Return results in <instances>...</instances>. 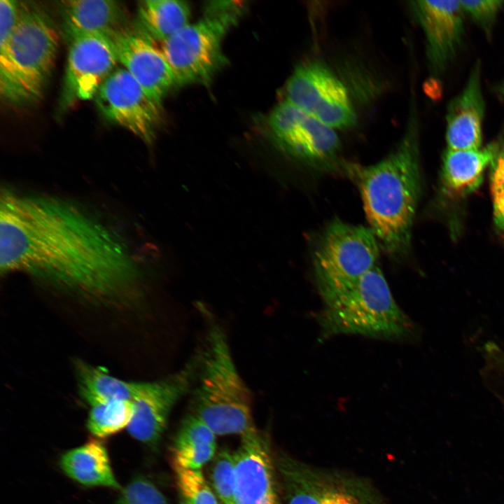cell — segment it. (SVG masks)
<instances>
[{"instance_id": "cell-1", "label": "cell", "mask_w": 504, "mask_h": 504, "mask_svg": "<svg viewBox=\"0 0 504 504\" xmlns=\"http://www.w3.org/2000/svg\"><path fill=\"white\" fill-rule=\"evenodd\" d=\"M1 274L22 273L92 299L132 293L136 259L119 232L67 200L1 190Z\"/></svg>"}, {"instance_id": "cell-2", "label": "cell", "mask_w": 504, "mask_h": 504, "mask_svg": "<svg viewBox=\"0 0 504 504\" xmlns=\"http://www.w3.org/2000/svg\"><path fill=\"white\" fill-rule=\"evenodd\" d=\"M358 187L369 227L391 255L407 252L419 200L421 178L414 128L385 158L369 166L347 164Z\"/></svg>"}, {"instance_id": "cell-3", "label": "cell", "mask_w": 504, "mask_h": 504, "mask_svg": "<svg viewBox=\"0 0 504 504\" xmlns=\"http://www.w3.org/2000/svg\"><path fill=\"white\" fill-rule=\"evenodd\" d=\"M323 304L316 316L323 337L358 335L403 342L416 335L414 323L396 303L377 265Z\"/></svg>"}, {"instance_id": "cell-4", "label": "cell", "mask_w": 504, "mask_h": 504, "mask_svg": "<svg viewBox=\"0 0 504 504\" xmlns=\"http://www.w3.org/2000/svg\"><path fill=\"white\" fill-rule=\"evenodd\" d=\"M58 45L50 17L38 9H24L8 38L0 42V92L6 104L25 106L41 98Z\"/></svg>"}, {"instance_id": "cell-5", "label": "cell", "mask_w": 504, "mask_h": 504, "mask_svg": "<svg viewBox=\"0 0 504 504\" xmlns=\"http://www.w3.org/2000/svg\"><path fill=\"white\" fill-rule=\"evenodd\" d=\"M193 403L192 414L216 435L242 436L255 428L251 391L236 368L224 332L217 326L209 330Z\"/></svg>"}, {"instance_id": "cell-6", "label": "cell", "mask_w": 504, "mask_h": 504, "mask_svg": "<svg viewBox=\"0 0 504 504\" xmlns=\"http://www.w3.org/2000/svg\"><path fill=\"white\" fill-rule=\"evenodd\" d=\"M241 13V5L237 2H211L204 18L162 42L161 50L174 73L176 85L206 84L225 65L222 43Z\"/></svg>"}, {"instance_id": "cell-7", "label": "cell", "mask_w": 504, "mask_h": 504, "mask_svg": "<svg viewBox=\"0 0 504 504\" xmlns=\"http://www.w3.org/2000/svg\"><path fill=\"white\" fill-rule=\"evenodd\" d=\"M379 248L370 227L340 220L331 222L313 255L315 279L323 302L353 286L376 267Z\"/></svg>"}, {"instance_id": "cell-8", "label": "cell", "mask_w": 504, "mask_h": 504, "mask_svg": "<svg viewBox=\"0 0 504 504\" xmlns=\"http://www.w3.org/2000/svg\"><path fill=\"white\" fill-rule=\"evenodd\" d=\"M269 125L279 146L295 160L317 170L345 173L334 128L286 100L272 111Z\"/></svg>"}, {"instance_id": "cell-9", "label": "cell", "mask_w": 504, "mask_h": 504, "mask_svg": "<svg viewBox=\"0 0 504 504\" xmlns=\"http://www.w3.org/2000/svg\"><path fill=\"white\" fill-rule=\"evenodd\" d=\"M285 100L334 129L356 122L346 87L318 62H303L295 68L286 83Z\"/></svg>"}, {"instance_id": "cell-10", "label": "cell", "mask_w": 504, "mask_h": 504, "mask_svg": "<svg viewBox=\"0 0 504 504\" xmlns=\"http://www.w3.org/2000/svg\"><path fill=\"white\" fill-rule=\"evenodd\" d=\"M283 493L281 504H377L357 481L308 466L288 456L276 462Z\"/></svg>"}, {"instance_id": "cell-11", "label": "cell", "mask_w": 504, "mask_h": 504, "mask_svg": "<svg viewBox=\"0 0 504 504\" xmlns=\"http://www.w3.org/2000/svg\"><path fill=\"white\" fill-rule=\"evenodd\" d=\"M95 103L102 115L146 144L154 140L161 104L152 99L124 68L115 69L101 85Z\"/></svg>"}, {"instance_id": "cell-12", "label": "cell", "mask_w": 504, "mask_h": 504, "mask_svg": "<svg viewBox=\"0 0 504 504\" xmlns=\"http://www.w3.org/2000/svg\"><path fill=\"white\" fill-rule=\"evenodd\" d=\"M118 62L112 34L80 36L69 43L60 99L62 108L94 97Z\"/></svg>"}, {"instance_id": "cell-13", "label": "cell", "mask_w": 504, "mask_h": 504, "mask_svg": "<svg viewBox=\"0 0 504 504\" xmlns=\"http://www.w3.org/2000/svg\"><path fill=\"white\" fill-rule=\"evenodd\" d=\"M202 358L195 357L173 375L157 382H143L133 404L127 426L136 440L148 445L159 441L175 404L191 387Z\"/></svg>"}, {"instance_id": "cell-14", "label": "cell", "mask_w": 504, "mask_h": 504, "mask_svg": "<svg viewBox=\"0 0 504 504\" xmlns=\"http://www.w3.org/2000/svg\"><path fill=\"white\" fill-rule=\"evenodd\" d=\"M241 437L234 453L235 504H281L268 438L256 428Z\"/></svg>"}, {"instance_id": "cell-15", "label": "cell", "mask_w": 504, "mask_h": 504, "mask_svg": "<svg viewBox=\"0 0 504 504\" xmlns=\"http://www.w3.org/2000/svg\"><path fill=\"white\" fill-rule=\"evenodd\" d=\"M118 62L146 94L161 104L165 94L176 85L172 68L162 51L142 31L120 29L112 34Z\"/></svg>"}, {"instance_id": "cell-16", "label": "cell", "mask_w": 504, "mask_h": 504, "mask_svg": "<svg viewBox=\"0 0 504 504\" xmlns=\"http://www.w3.org/2000/svg\"><path fill=\"white\" fill-rule=\"evenodd\" d=\"M412 10L424 33L433 69L442 71L456 55L463 34V10L459 1H415Z\"/></svg>"}, {"instance_id": "cell-17", "label": "cell", "mask_w": 504, "mask_h": 504, "mask_svg": "<svg viewBox=\"0 0 504 504\" xmlns=\"http://www.w3.org/2000/svg\"><path fill=\"white\" fill-rule=\"evenodd\" d=\"M484 112L480 69L477 66L465 88L449 104L446 132L448 149L480 148Z\"/></svg>"}, {"instance_id": "cell-18", "label": "cell", "mask_w": 504, "mask_h": 504, "mask_svg": "<svg viewBox=\"0 0 504 504\" xmlns=\"http://www.w3.org/2000/svg\"><path fill=\"white\" fill-rule=\"evenodd\" d=\"M62 27L69 43L80 36L112 34L122 29L123 6L111 0H76L60 2Z\"/></svg>"}, {"instance_id": "cell-19", "label": "cell", "mask_w": 504, "mask_h": 504, "mask_svg": "<svg viewBox=\"0 0 504 504\" xmlns=\"http://www.w3.org/2000/svg\"><path fill=\"white\" fill-rule=\"evenodd\" d=\"M498 146L492 144L484 148L450 150L444 154L442 180L451 193L463 195L476 190L481 184L484 172L491 164Z\"/></svg>"}, {"instance_id": "cell-20", "label": "cell", "mask_w": 504, "mask_h": 504, "mask_svg": "<svg viewBox=\"0 0 504 504\" xmlns=\"http://www.w3.org/2000/svg\"><path fill=\"white\" fill-rule=\"evenodd\" d=\"M60 465L68 477L83 485L119 488L106 447L97 439L65 452Z\"/></svg>"}, {"instance_id": "cell-21", "label": "cell", "mask_w": 504, "mask_h": 504, "mask_svg": "<svg viewBox=\"0 0 504 504\" xmlns=\"http://www.w3.org/2000/svg\"><path fill=\"white\" fill-rule=\"evenodd\" d=\"M216 453V435L197 416L188 415L171 447L173 468L201 470Z\"/></svg>"}, {"instance_id": "cell-22", "label": "cell", "mask_w": 504, "mask_h": 504, "mask_svg": "<svg viewBox=\"0 0 504 504\" xmlns=\"http://www.w3.org/2000/svg\"><path fill=\"white\" fill-rule=\"evenodd\" d=\"M188 4L176 0H146L139 2V29L151 40L164 42L188 24Z\"/></svg>"}, {"instance_id": "cell-23", "label": "cell", "mask_w": 504, "mask_h": 504, "mask_svg": "<svg viewBox=\"0 0 504 504\" xmlns=\"http://www.w3.org/2000/svg\"><path fill=\"white\" fill-rule=\"evenodd\" d=\"M76 369L80 395L90 405L111 400L132 401L142 386V382L120 379L101 368L84 363H78Z\"/></svg>"}, {"instance_id": "cell-24", "label": "cell", "mask_w": 504, "mask_h": 504, "mask_svg": "<svg viewBox=\"0 0 504 504\" xmlns=\"http://www.w3.org/2000/svg\"><path fill=\"white\" fill-rule=\"evenodd\" d=\"M90 406L87 426L98 438L107 437L127 428L133 415V404L129 400H111Z\"/></svg>"}, {"instance_id": "cell-25", "label": "cell", "mask_w": 504, "mask_h": 504, "mask_svg": "<svg viewBox=\"0 0 504 504\" xmlns=\"http://www.w3.org/2000/svg\"><path fill=\"white\" fill-rule=\"evenodd\" d=\"M174 470L181 504H219L202 470Z\"/></svg>"}, {"instance_id": "cell-26", "label": "cell", "mask_w": 504, "mask_h": 504, "mask_svg": "<svg viewBox=\"0 0 504 504\" xmlns=\"http://www.w3.org/2000/svg\"><path fill=\"white\" fill-rule=\"evenodd\" d=\"M234 454L227 449L216 453L209 469V482L219 504H235L233 488Z\"/></svg>"}, {"instance_id": "cell-27", "label": "cell", "mask_w": 504, "mask_h": 504, "mask_svg": "<svg viewBox=\"0 0 504 504\" xmlns=\"http://www.w3.org/2000/svg\"><path fill=\"white\" fill-rule=\"evenodd\" d=\"M116 504H170L164 495L149 479H134L124 489Z\"/></svg>"}, {"instance_id": "cell-28", "label": "cell", "mask_w": 504, "mask_h": 504, "mask_svg": "<svg viewBox=\"0 0 504 504\" xmlns=\"http://www.w3.org/2000/svg\"><path fill=\"white\" fill-rule=\"evenodd\" d=\"M468 13L486 32L491 29L504 1L500 0L459 1Z\"/></svg>"}, {"instance_id": "cell-29", "label": "cell", "mask_w": 504, "mask_h": 504, "mask_svg": "<svg viewBox=\"0 0 504 504\" xmlns=\"http://www.w3.org/2000/svg\"><path fill=\"white\" fill-rule=\"evenodd\" d=\"M491 165L490 177L491 192L504 190V146L498 151Z\"/></svg>"}, {"instance_id": "cell-30", "label": "cell", "mask_w": 504, "mask_h": 504, "mask_svg": "<svg viewBox=\"0 0 504 504\" xmlns=\"http://www.w3.org/2000/svg\"><path fill=\"white\" fill-rule=\"evenodd\" d=\"M493 222L504 239V190L492 192Z\"/></svg>"}, {"instance_id": "cell-31", "label": "cell", "mask_w": 504, "mask_h": 504, "mask_svg": "<svg viewBox=\"0 0 504 504\" xmlns=\"http://www.w3.org/2000/svg\"><path fill=\"white\" fill-rule=\"evenodd\" d=\"M500 91L504 94V83L500 87Z\"/></svg>"}]
</instances>
